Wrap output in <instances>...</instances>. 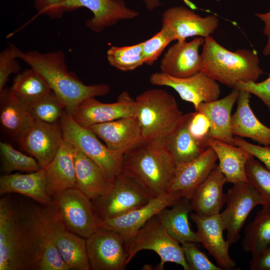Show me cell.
I'll list each match as a JSON object with an SVG mask.
<instances>
[{"mask_svg": "<svg viewBox=\"0 0 270 270\" xmlns=\"http://www.w3.org/2000/svg\"><path fill=\"white\" fill-rule=\"evenodd\" d=\"M18 58L36 70L44 79L51 90L63 102L66 111L72 114L82 100L108 94L110 86L100 84L86 85L67 67L64 54L60 50L40 52H24L16 48Z\"/></svg>", "mask_w": 270, "mask_h": 270, "instance_id": "1", "label": "cell"}, {"mask_svg": "<svg viewBox=\"0 0 270 270\" xmlns=\"http://www.w3.org/2000/svg\"><path fill=\"white\" fill-rule=\"evenodd\" d=\"M176 168L162 140H143L124 154L122 172L154 196L169 192Z\"/></svg>", "mask_w": 270, "mask_h": 270, "instance_id": "2", "label": "cell"}, {"mask_svg": "<svg viewBox=\"0 0 270 270\" xmlns=\"http://www.w3.org/2000/svg\"><path fill=\"white\" fill-rule=\"evenodd\" d=\"M201 57L200 72L230 88L240 82H256L264 73L255 50L230 51L211 36L205 38Z\"/></svg>", "mask_w": 270, "mask_h": 270, "instance_id": "3", "label": "cell"}, {"mask_svg": "<svg viewBox=\"0 0 270 270\" xmlns=\"http://www.w3.org/2000/svg\"><path fill=\"white\" fill-rule=\"evenodd\" d=\"M19 212L24 270H69L50 236L37 206Z\"/></svg>", "mask_w": 270, "mask_h": 270, "instance_id": "4", "label": "cell"}, {"mask_svg": "<svg viewBox=\"0 0 270 270\" xmlns=\"http://www.w3.org/2000/svg\"><path fill=\"white\" fill-rule=\"evenodd\" d=\"M136 101V117L145 140H162L176 126L183 116L174 96L162 89L146 90Z\"/></svg>", "mask_w": 270, "mask_h": 270, "instance_id": "5", "label": "cell"}, {"mask_svg": "<svg viewBox=\"0 0 270 270\" xmlns=\"http://www.w3.org/2000/svg\"><path fill=\"white\" fill-rule=\"evenodd\" d=\"M128 264L142 250L154 252L160 257L158 270H162L166 262L180 265L190 270L182 245L172 236L156 216L151 218L128 242H125Z\"/></svg>", "mask_w": 270, "mask_h": 270, "instance_id": "6", "label": "cell"}, {"mask_svg": "<svg viewBox=\"0 0 270 270\" xmlns=\"http://www.w3.org/2000/svg\"><path fill=\"white\" fill-rule=\"evenodd\" d=\"M60 122L64 140L94 161L111 180L122 172L124 154L109 149L92 132L78 124L66 111Z\"/></svg>", "mask_w": 270, "mask_h": 270, "instance_id": "7", "label": "cell"}, {"mask_svg": "<svg viewBox=\"0 0 270 270\" xmlns=\"http://www.w3.org/2000/svg\"><path fill=\"white\" fill-rule=\"evenodd\" d=\"M155 197L138 182L123 172L116 176L106 192L92 200L102 220L126 214L148 202Z\"/></svg>", "mask_w": 270, "mask_h": 270, "instance_id": "8", "label": "cell"}, {"mask_svg": "<svg viewBox=\"0 0 270 270\" xmlns=\"http://www.w3.org/2000/svg\"><path fill=\"white\" fill-rule=\"evenodd\" d=\"M38 206L50 236L70 270H91L86 250V238L70 231L52 203Z\"/></svg>", "mask_w": 270, "mask_h": 270, "instance_id": "9", "label": "cell"}, {"mask_svg": "<svg viewBox=\"0 0 270 270\" xmlns=\"http://www.w3.org/2000/svg\"><path fill=\"white\" fill-rule=\"evenodd\" d=\"M52 204L67 228L84 238L100 229L101 220L92 202L76 188H70L52 196Z\"/></svg>", "mask_w": 270, "mask_h": 270, "instance_id": "10", "label": "cell"}, {"mask_svg": "<svg viewBox=\"0 0 270 270\" xmlns=\"http://www.w3.org/2000/svg\"><path fill=\"white\" fill-rule=\"evenodd\" d=\"M226 207L220 212L226 230V240L231 246L240 238L241 230L253 208L264 202L248 182L234 184L226 194Z\"/></svg>", "mask_w": 270, "mask_h": 270, "instance_id": "11", "label": "cell"}, {"mask_svg": "<svg viewBox=\"0 0 270 270\" xmlns=\"http://www.w3.org/2000/svg\"><path fill=\"white\" fill-rule=\"evenodd\" d=\"M91 270H124L127 262L125 241L118 232L100 228L86 238Z\"/></svg>", "mask_w": 270, "mask_h": 270, "instance_id": "12", "label": "cell"}, {"mask_svg": "<svg viewBox=\"0 0 270 270\" xmlns=\"http://www.w3.org/2000/svg\"><path fill=\"white\" fill-rule=\"evenodd\" d=\"M137 112L136 99L124 90L112 103L102 102L95 98H86L81 102L70 114L78 124L88 128L121 118L136 116Z\"/></svg>", "mask_w": 270, "mask_h": 270, "instance_id": "13", "label": "cell"}, {"mask_svg": "<svg viewBox=\"0 0 270 270\" xmlns=\"http://www.w3.org/2000/svg\"><path fill=\"white\" fill-rule=\"evenodd\" d=\"M149 80L152 84L174 89L182 100L192 104L195 110L201 103L218 99L221 93L218 82L202 72L184 78L160 72L151 74Z\"/></svg>", "mask_w": 270, "mask_h": 270, "instance_id": "14", "label": "cell"}, {"mask_svg": "<svg viewBox=\"0 0 270 270\" xmlns=\"http://www.w3.org/2000/svg\"><path fill=\"white\" fill-rule=\"evenodd\" d=\"M216 15L202 17L193 10L184 6L166 9L162 14V26L166 28L177 42L192 36L206 38L210 36L219 25Z\"/></svg>", "mask_w": 270, "mask_h": 270, "instance_id": "15", "label": "cell"}, {"mask_svg": "<svg viewBox=\"0 0 270 270\" xmlns=\"http://www.w3.org/2000/svg\"><path fill=\"white\" fill-rule=\"evenodd\" d=\"M64 140L60 122L50 124L34 120L16 140L44 168L53 159Z\"/></svg>", "mask_w": 270, "mask_h": 270, "instance_id": "16", "label": "cell"}, {"mask_svg": "<svg viewBox=\"0 0 270 270\" xmlns=\"http://www.w3.org/2000/svg\"><path fill=\"white\" fill-rule=\"evenodd\" d=\"M181 198L179 194L174 192L155 196L144 206L126 214L102 220L100 228L118 233L126 242L151 218L164 208L172 206Z\"/></svg>", "mask_w": 270, "mask_h": 270, "instance_id": "17", "label": "cell"}, {"mask_svg": "<svg viewBox=\"0 0 270 270\" xmlns=\"http://www.w3.org/2000/svg\"><path fill=\"white\" fill-rule=\"evenodd\" d=\"M18 210L10 200H0V270H23Z\"/></svg>", "mask_w": 270, "mask_h": 270, "instance_id": "18", "label": "cell"}, {"mask_svg": "<svg viewBox=\"0 0 270 270\" xmlns=\"http://www.w3.org/2000/svg\"><path fill=\"white\" fill-rule=\"evenodd\" d=\"M82 7L92 12L94 16L86 21V26L97 33L120 20L134 19L139 14L138 11L128 7L124 0H64L62 4L64 12Z\"/></svg>", "mask_w": 270, "mask_h": 270, "instance_id": "19", "label": "cell"}, {"mask_svg": "<svg viewBox=\"0 0 270 270\" xmlns=\"http://www.w3.org/2000/svg\"><path fill=\"white\" fill-rule=\"evenodd\" d=\"M190 218L196 226V234L199 243L213 256L222 270H232L236 264L229 254L230 245L223 236L225 225L220 214L203 216L196 213Z\"/></svg>", "mask_w": 270, "mask_h": 270, "instance_id": "20", "label": "cell"}, {"mask_svg": "<svg viewBox=\"0 0 270 270\" xmlns=\"http://www.w3.org/2000/svg\"><path fill=\"white\" fill-rule=\"evenodd\" d=\"M110 150L124 154L144 139L136 116L119 118L88 128Z\"/></svg>", "mask_w": 270, "mask_h": 270, "instance_id": "21", "label": "cell"}, {"mask_svg": "<svg viewBox=\"0 0 270 270\" xmlns=\"http://www.w3.org/2000/svg\"><path fill=\"white\" fill-rule=\"evenodd\" d=\"M205 38L198 36L189 42H177L171 46L160 62V72L169 76L184 78L201 70L202 57L199 50Z\"/></svg>", "mask_w": 270, "mask_h": 270, "instance_id": "22", "label": "cell"}, {"mask_svg": "<svg viewBox=\"0 0 270 270\" xmlns=\"http://www.w3.org/2000/svg\"><path fill=\"white\" fill-rule=\"evenodd\" d=\"M217 160L215 152L208 146L197 158L176 166L169 192L178 193L182 198L190 199L196 189L216 166Z\"/></svg>", "mask_w": 270, "mask_h": 270, "instance_id": "23", "label": "cell"}, {"mask_svg": "<svg viewBox=\"0 0 270 270\" xmlns=\"http://www.w3.org/2000/svg\"><path fill=\"white\" fill-rule=\"evenodd\" d=\"M74 146L64 140L53 159L44 168L46 190L51 197L70 188H75Z\"/></svg>", "mask_w": 270, "mask_h": 270, "instance_id": "24", "label": "cell"}, {"mask_svg": "<svg viewBox=\"0 0 270 270\" xmlns=\"http://www.w3.org/2000/svg\"><path fill=\"white\" fill-rule=\"evenodd\" d=\"M226 179L218 165L196 189L190 198L192 210L203 216L220 213L226 202V194L223 188Z\"/></svg>", "mask_w": 270, "mask_h": 270, "instance_id": "25", "label": "cell"}, {"mask_svg": "<svg viewBox=\"0 0 270 270\" xmlns=\"http://www.w3.org/2000/svg\"><path fill=\"white\" fill-rule=\"evenodd\" d=\"M240 91L234 88L225 97L201 103L196 110L207 116L210 123L209 138L234 144L231 129L232 108L237 101Z\"/></svg>", "mask_w": 270, "mask_h": 270, "instance_id": "26", "label": "cell"}, {"mask_svg": "<svg viewBox=\"0 0 270 270\" xmlns=\"http://www.w3.org/2000/svg\"><path fill=\"white\" fill-rule=\"evenodd\" d=\"M8 193L24 195L43 206L52 203V197L46 192L44 168L27 174L17 172L2 175L0 177V194L2 195Z\"/></svg>", "mask_w": 270, "mask_h": 270, "instance_id": "27", "label": "cell"}, {"mask_svg": "<svg viewBox=\"0 0 270 270\" xmlns=\"http://www.w3.org/2000/svg\"><path fill=\"white\" fill-rule=\"evenodd\" d=\"M74 156L75 188L92 200L102 196L109 188L112 180L94 161L76 148Z\"/></svg>", "mask_w": 270, "mask_h": 270, "instance_id": "28", "label": "cell"}, {"mask_svg": "<svg viewBox=\"0 0 270 270\" xmlns=\"http://www.w3.org/2000/svg\"><path fill=\"white\" fill-rule=\"evenodd\" d=\"M250 92L240 91L236 110L231 118L232 133L270 146V128L262 123L253 112L250 105Z\"/></svg>", "mask_w": 270, "mask_h": 270, "instance_id": "29", "label": "cell"}, {"mask_svg": "<svg viewBox=\"0 0 270 270\" xmlns=\"http://www.w3.org/2000/svg\"><path fill=\"white\" fill-rule=\"evenodd\" d=\"M208 146L215 152L227 182L234 184L247 182L246 166L253 156L241 147L212 138H208Z\"/></svg>", "mask_w": 270, "mask_h": 270, "instance_id": "30", "label": "cell"}, {"mask_svg": "<svg viewBox=\"0 0 270 270\" xmlns=\"http://www.w3.org/2000/svg\"><path fill=\"white\" fill-rule=\"evenodd\" d=\"M26 106L10 88L0 92V122L2 130L15 140L34 122Z\"/></svg>", "mask_w": 270, "mask_h": 270, "instance_id": "31", "label": "cell"}, {"mask_svg": "<svg viewBox=\"0 0 270 270\" xmlns=\"http://www.w3.org/2000/svg\"><path fill=\"white\" fill-rule=\"evenodd\" d=\"M190 113L183 114L176 126L162 141L176 166L188 162L200 156L208 147L198 142L188 132Z\"/></svg>", "mask_w": 270, "mask_h": 270, "instance_id": "32", "label": "cell"}, {"mask_svg": "<svg viewBox=\"0 0 270 270\" xmlns=\"http://www.w3.org/2000/svg\"><path fill=\"white\" fill-rule=\"evenodd\" d=\"M192 210L190 200L182 198L172 208H164L156 216L170 234L181 244L199 243L196 232L192 230L189 222V214Z\"/></svg>", "mask_w": 270, "mask_h": 270, "instance_id": "33", "label": "cell"}, {"mask_svg": "<svg viewBox=\"0 0 270 270\" xmlns=\"http://www.w3.org/2000/svg\"><path fill=\"white\" fill-rule=\"evenodd\" d=\"M10 90L26 108L52 90L42 76L31 67L16 76Z\"/></svg>", "mask_w": 270, "mask_h": 270, "instance_id": "34", "label": "cell"}, {"mask_svg": "<svg viewBox=\"0 0 270 270\" xmlns=\"http://www.w3.org/2000/svg\"><path fill=\"white\" fill-rule=\"evenodd\" d=\"M262 206L246 227L242 242L243 249L252 256L270 245V205Z\"/></svg>", "mask_w": 270, "mask_h": 270, "instance_id": "35", "label": "cell"}, {"mask_svg": "<svg viewBox=\"0 0 270 270\" xmlns=\"http://www.w3.org/2000/svg\"><path fill=\"white\" fill-rule=\"evenodd\" d=\"M26 108L34 120L50 124L60 122L66 111L63 102L52 90Z\"/></svg>", "mask_w": 270, "mask_h": 270, "instance_id": "36", "label": "cell"}, {"mask_svg": "<svg viewBox=\"0 0 270 270\" xmlns=\"http://www.w3.org/2000/svg\"><path fill=\"white\" fill-rule=\"evenodd\" d=\"M0 156L1 168L4 174L16 171L32 172L42 168L34 157L22 154L8 142H0Z\"/></svg>", "mask_w": 270, "mask_h": 270, "instance_id": "37", "label": "cell"}, {"mask_svg": "<svg viewBox=\"0 0 270 270\" xmlns=\"http://www.w3.org/2000/svg\"><path fill=\"white\" fill-rule=\"evenodd\" d=\"M109 64L118 70L130 71L144 64L142 42L128 46H112L107 51Z\"/></svg>", "mask_w": 270, "mask_h": 270, "instance_id": "38", "label": "cell"}, {"mask_svg": "<svg viewBox=\"0 0 270 270\" xmlns=\"http://www.w3.org/2000/svg\"><path fill=\"white\" fill-rule=\"evenodd\" d=\"M246 174L247 182L261 197L264 205H270V170L252 156L246 164Z\"/></svg>", "mask_w": 270, "mask_h": 270, "instance_id": "39", "label": "cell"}, {"mask_svg": "<svg viewBox=\"0 0 270 270\" xmlns=\"http://www.w3.org/2000/svg\"><path fill=\"white\" fill-rule=\"evenodd\" d=\"M175 40L170 32L165 28L150 38L142 42V54L145 64L152 66L160 57L166 46Z\"/></svg>", "mask_w": 270, "mask_h": 270, "instance_id": "40", "label": "cell"}, {"mask_svg": "<svg viewBox=\"0 0 270 270\" xmlns=\"http://www.w3.org/2000/svg\"><path fill=\"white\" fill-rule=\"evenodd\" d=\"M194 242L182 244L186 260L190 270H223L212 263Z\"/></svg>", "mask_w": 270, "mask_h": 270, "instance_id": "41", "label": "cell"}, {"mask_svg": "<svg viewBox=\"0 0 270 270\" xmlns=\"http://www.w3.org/2000/svg\"><path fill=\"white\" fill-rule=\"evenodd\" d=\"M188 128L190 134L198 142L204 146H208V140L210 138V123L206 115L196 110L190 112Z\"/></svg>", "mask_w": 270, "mask_h": 270, "instance_id": "42", "label": "cell"}, {"mask_svg": "<svg viewBox=\"0 0 270 270\" xmlns=\"http://www.w3.org/2000/svg\"><path fill=\"white\" fill-rule=\"evenodd\" d=\"M16 48L10 44L0 53V92L4 88L9 76L20 70V65L17 60Z\"/></svg>", "mask_w": 270, "mask_h": 270, "instance_id": "43", "label": "cell"}, {"mask_svg": "<svg viewBox=\"0 0 270 270\" xmlns=\"http://www.w3.org/2000/svg\"><path fill=\"white\" fill-rule=\"evenodd\" d=\"M240 91H246L258 98L270 112V74L268 76L260 82H240L235 87Z\"/></svg>", "mask_w": 270, "mask_h": 270, "instance_id": "44", "label": "cell"}, {"mask_svg": "<svg viewBox=\"0 0 270 270\" xmlns=\"http://www.w3.org/2000/svg\"><path fill=\"white\" fill-rule=\"evenodd\" d=\"M234 144L245 150L270 170V146H260L250 143L240 136L234 137Z\"/></svg>", "mask_w": 270, "mask_h": 270, "instance_id": "45", "label": "cell"}, {"mask_svg": "<svg viewBox=\"0 0 270 270\" xmlns=\"http://www.w3.org/2000/svg\"><path fill=\"white\" fill-rule=\"evenodd\" d=\"M34 8L39 14L46 15L50 18H60L64 10V0H34Z\"/></svg>", "mask_w": 270, "mask_h": 270, "instance_id": "46", "label": "cell"}, {"mask_svg": "<svg viewBox=\"0 0 270 270\" xmlns=\"http://www.w3.org/2000/svg\"><path fill=\"white\" fill-rule=\"evenodd\" d=\"M249 266L251 270H270V245L252 256Z\"/></svg>", "mask_w": 270, "mask_h": 270, "instance_id": "47", "label": "cell"}, {"mask_svg": "<svg viewBox=\"0 0 270 270\" xmlns=\"http://www.w3.org/2000/svg\"><path fill=\"white\" fill-rule=\"evenodd\" d=\"M256 16L260 19L264 24L263 33L266 36V44L262 50V54L266 56H270V10L266 12H257Z\"/></svg>", "mask_w": 270, "mask_h": 270, "instance_id": "48", "label": "cell"}, {"mask_svg": "<svg viewBox=\"0 0 270 270\" xmlns=\"http://www.w3.org/2000/svg\"><path fill=\"white\" fill-rule=\"evenodd\" d=\"M190 8L195 10L198 9L196 6L190 0H182ZM146 8L150 12H152L160 7L161 5L160 0H142Z\"/></svg>", "mask_w": 270, "mask_h": 270, "instance_id": "49", "label": "cell"}]
</instances>
